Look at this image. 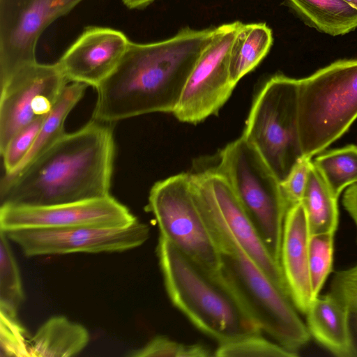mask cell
<instances>
[{"instance_id": "d6a6232c", "label": "cell", "mask_w": 357, "mask_h": 357, "mask_svg": "<svg viewBox=\"0 0 357 357\" xmlns=\"http://www.w3.org/2000/svg\"><path fill=\"white\" fill-rule=\"evenodd\" d=\"M351 324L353 333L357 335V317L351 314Z\"/></svg>"}, {"instance_id": "836d02e7", "label": "cell", "mask_w": 357, "mask_h": 357, "mask_svg": "<svg viewBox=\"0 0 357 357\" xmlns=\"http://www.w3.org/2000/svg\"><path fill=\"white\" fill-rule=\"evenodd\" d=\"M344 1L357 9V0H344Z\"/></svg>"}, {"instance_id": "2e32d148", "label": "cell", "mask_w": 357, "mask_h": 357, "mask_svg": "<svg viewBox=\"0 0 357 357\" xmlns=\"http://www.w3.org/2000/svg\"><path fill=\"white\" fill-rule=\"evenodd\" d=\"M310 237L307 216L301 202L289 207L286 213L280 266L290 298L298 312L303 314L314 298L309 264Z\"/></svg>"}, {"instance_id": "7c38bea8", "label": "cell", "mask_w": 357, "mask_h": 357, "mask_svg": "<svg viewBox=\"0 0 357 357\" xmlns=\"http://www.w3.org/2000/svg\"><path fill=\"white\" fill-rule=\"evenodd\" d=\"M4 233L25 255L33 257L76 252H122L145 243L149 237L150 228L146 224L137 220L123 227L24 228L10 229Z\"/></svg>"}, {"instance_id": "4316f807", "label": "cell", "mask_w": 357, "mask_h": 357, "mask_svg": "<svg viewBox=\"0 0 357 357\" xmlns=\"http://www.w3.org/2000/svg\"><path fill=\"white\" fill-rule=\"evenodd\" d=\"M131 357H207L213 356L204 344H183L164 335H158L144 347L127 354Z\"/></svg>"}, {"instance_id": "ffe728a7", "label": "cell", "mask_w": 357, "mask_h": 357, "mask_svg": "<svg viewBox=\"0 0 357 357\" xmlns=\"http://www.w3.org/2000/svg\"><path fill=\"white\" fill-rule=\"evenodd\" d=\"M272 43V31L265 23L241 24L229 52V77L234 85L261 62Z\"/></svg>"}, {"instance_id": "7a4b0ae2", "label": "cell", "mask_w": 357, "mask_h": 357, "mask_svg": "<svg viewBox=\"0 0 357 357\" xmlns=\"http://www.w3.org/2000/svg\"><path fill=\"white\" fill-rule=\"evenodd\" d=\"M114 140L110 126L93 119L66 133L1 182L2 206H50L110 195Z\"/></svg>"}, {"instance_id": "cb8c5ba5", "label": "cell", "mask_w": 357, "mask_h": 357, "mask_svg": "<svg viewBox=\"0 0 357 357\" xmlns=\"http://www.w3.org/2000/svg\"><path fill=\"white\" fill-rule=\"evenodd\" d=\"M4 231L0 230V308L17 313L24 301L20 274Z\"/></svg>"}, {"instance_id": "484cf974", "label": "cell", "mask_w": 357, "mask_h": 357, "mask_svg": "<svg viewBox=\"0 0 357 357\" xmlns=\"http://www.w3.org/2000/svg\"><path fill=\"white\" fill-rule=\"evenodd\" d=\"M214 356L218 357H295L298 354L289 351L277 342L265 339L259 333L219 344L214 352Z\"/></svg>"}, {"instance_id": "f1b7e54d", "label": "cell", "mask_w": 357, "mask_h": 357, "mask_svg": "<svg viewBox=\"0 0 357 357\" xmlns=\"http://www.w3.org/2000/svg\"><path fill=\"white\" fill-rule=\"evenodd\" d=\"M45 117L36 120L18 131L0 153L3 158L5 175L14 173L29 153L37 138Z\"/></svg>"}, {"instance_id": "4fadbf2b", "label": "cell", "mask_w": 357, "mask_h": 357, "mask_svg": "<svg viewBox=\"0 0 357 357\" xmlns=\"http://www.w3.org/2000/svg\"><path fill=\"white\" fill-rule=\"evenodd\" d=\"M195 190L266 276L290 298L280 265L260 238L226 178L217 170L191 174Z\"/></svg>"}, {"instance_id": "d4e9b609", "label": "cell", "mask_w": 357, "mask_h": 357, "mask_svg": "<svg viewBox=\"0 0 357 357\" xmlns=\"http://www.w3.org/2000/svg\"><path fill=\"white\" fill-rule=\"evenodd\" d=\"M335 232L311 235L309 246V264L314 298L319 295L332 272Z\"/></svg>"}, {"instance_id": "ac0fdd59", "label": "cell", "mask_w": 357, "mask_h": 357, "mask_svg": "<svg viewBox=\"0 0 357 357\" xmlns=\"http://www.w3.org/2000/svg\"><path fill=\"white\" fill-rule=\"evenodd\" d=\"M89 335L80 324L63 316L47 320L30 337V357H68L81 352L88 344Z\"/></svg>"}, {"instance_id": "6da1fadb", "label": "cell", "mask_w": 357, "mask_h": 357, "mask_svg": "<svg viewBox=\"0 0 357 357\" xmlns=\"http://www.w3.org/2000/svg\"><path fill=\"white\" fill-rule=\"evenodd\" d=\"M215 29L185 27L161 41H130L116 68L96 88L92 119L112 123L153 112L173 114Z\"/></svg>"}, {"instance_id": "603a6c76", "label": "cell", "mask_w": 357, "mask_h": 357, "mask_svg": "<svg viewBox=\"0 0 357 357\" xmlns=\"http://www.w3.org/2000/svg\"><path fill=\"white\" fill-rule=\"evenodd\" d=\"M333 195L357 183V146L321 152L312 161Z\"/></svg>"}, {"instance_id": "8992f818", "label": "cell", "mask_w": 357, "mask_h": 357, "mask_svg": "<svg viewBox=\"0 0 357 357\" xmlns=\"http://www.w3.org/2000/svg\"><path fill=\"white\" fill-rule=\"evenodd\" d=\"M219 158L215 169L226 178L260 238L280 265L289 206L280 181L257 150L242 136L227 144Z\"/></svg>"}, {"instance_id": "3957f363", "label": "cell", "mask_w": 357, "mask_h": 357, "mask_svg": "<svg viewBox=\"0 0 357 357\" xmlns=\"http://www.w3.org/2000/svg\"><path fill=\"white\" fill-rule=\"evenodd\" d=\"M204 218L220 251V268L212 275L261 331L298 354L311 336L291 298L266 276L215 214L206 213Z\"/></svg>"}, {"instance_id": "277c9868", "label": "cell", "mask_w": 357, "mask_h": 357, "mask_svg": "<svg viewBox=\"0 0 357 357\" xmlns=\"http://www.w3.org/2000/svg\"><path fill=\"white\" fill-rule=\"evenodd\" d=\"M157 255L171 302L199 331L219 344L261 333L222 284L161 236Z\"/></svg>"}, {"instance_id": "5b68a950", "label": "cell", "mask_w": 357, "mask_h": 357, "mask_svg": "<svg viewBox=\"0 0 357 357\" xmlns=\"http://www.w3.org/2000/svg\"><path fill=\"white\" fill-rule=\"evenodd\" d=\"M298 116L303 156L312 158L341 137L357 119V59L298 79Z\"/></svg>"}, {"instance_id": "5bb4252c", "label": "cell", "mask_w": 357, "mask_h": 357, "mask_svg": "<svg viewBox=\"0 0 357 357\" xmlns=\"http://www.w3.org/2000/svg\"><path fill=\"white\" fill-rule=\"evenodd\" d=\"M137 220L128 208L110 195L50 206H2L0 230L60 228L77 226L123 227Z\"/></svg>"}, {"instance_id": "83f0119b", "label": "cell", "mask_w": 357, "mask_h": 357, "mask_svg": "<svg viewBox=\"0 0 357 357\" xmlns=\"http://www.w3.org/2000/svg\"><path fill=\"white\" fill-rule=\"evenodd\" d=\"M30 337L17 313L0 309L1 356L30 357Z\"/></svg>"}, {"instance_id": "4dcf8cb0", "label": "cell", "mask_w": 357, "mask_h": 357, "mask_svg": "<svg viewBox=\"0 0 357 357\" xmlns=\"http://www.w3.org/2000/svg\"><path fill=\"white\" fill-rule=\"evenodd\" d=\"M330 291L347 305L351 315L357 317V264L335 273Z\"/></svg>"}, {"instance_id": "f546056e", "label": "cell", "mask_w": 357, "mask_h": 357, "mask_svg": "<svg viewBox=\"0 0 357 357\" xmlns=\"http://www.w3.org/2000/svg\"><path fill=\"white\" fill-rule=\"evenodd\" d=\"M311 162L312 158L301 157L287 176L280 183L282 195L289 208L302 202Z\"/></svg>"}, {"instance_id": "30bf717a", "label": "cell", "mask_w": 357, "mask_h": 357, "mask_svg": "<svg viewBox=\"0 0 357 357\" xmlns=\"http://www.w3.org/2000/svg\"><path fill=\"white\" fill-rule=\"evenodd\" d=\"M83 0H0V84L36 62L44 31Z\"/></svg>"}, {"instance_id": "9c48e42d", "label": "cell", "mask_w": 357, "mask_h": 357, "mask_svg": "<svg viewBox=\"0 0 357 357\" xmlns=\"http://www.w3.org/2000/svg\"><path fill=\"white\" fill-rule=\"evenodd\" d=\"M242 22L215 27L211 41L193 68L173 114L182 122L197 123L216 114L231 96L229 52Z\"/></svg>"}, {"instance_id": "ba28073f", "label": "cell", "mask_w": 357, "mask_h": 357, "mask_svg": "<svg viewBox=\"0 0 357 357\" xmlns=\"http://www.w3.org/2000/svg\"><path fill=\"white\" fill-rule=\"evenodd\" d=\"M147 209L154 215L161 236L210 274L218 272L220 251L197 204L190 174L155 183Z\"/></svg>"}, {"instance_id": "e0dca14e", "label": "cell", "mask_w": 357, "mask_h": 357, "mask_svg": "<svg viewBox=\"0 0 357 357\" xmlns=\"http://www.w3.org/2000/svg\"><path fill=\"white\" fill-rule=\"evenodd\" d=\"M306 326L317 342L337 357H356L357 345L347 305L328 292L313 299L306 313Z\"/></svg>"}, {"instance_id": "52a82bcc", "label": "cell", "mask_w": 357, "mask_h": 357, "mask_svg": "<svg viewBox=\"0 0 357 357\" xmlns=\"http://www.w3.org/2000/svg\"><path fill=\"white\" fill-rule=\"evenodd\" d=\"M298 79L271 77L257 96L242 137L259 153L280 182L303 156L298 116Z\"/></svg>"}, {"instance_id": "8fae6325", "label": "cell", "mask_w": 357, "mask_h": 357, "mask_svg": "<svg viewBox=\"0 0 357 357\" xmlns=\"http://www.w3.org/2000/svg\"><path fill=\"white\" fill-rule=\"evenodd\" d=\"M68 82L57 63L36 61L1 85L0 153L18 131L51 112Z\"/></svg>"}, {"instance_id": "44dd1931", "label": "cell", "mask_w": 357, "mask_h": 357, "mask_svg": "<svg viewBox=\"0 0 357 357\" xmlns=\"http://www.w3.org/2000/svg\"><path fill=\"white\" fill-rule=\"evenodd\" d=\"M337 199L312 160L302 199L311 235L336 232L339 224Z\"/></svg>"}, {"instance_id": "d6986e66", "label": "cell", "mask_w": 357, "mask_h": 357, "mask_svg": "<svg viewBox=\"0 0 357 357\" xmlns=\"http://www.w3.org/2000/svg\"><path fill=\"white\" fill-rule=\"evenodd\" d=\"M310 26L326 34L344 35L357 28V9L344 0H287Z\"/></svg>"}, {"instance_id": "1f68e13d", "label": "cell", "mask_w": 357, "mask_h": 357, "mask_svg": "<svg viewBox=\"0 0 357 357\" xmlns=\"http://www.w3.org/2000/svg\"><path fill=\"white\" fill-rule=\"evenodd\" d=\"M155 0H122L123 4L130 9H141L146 7Z\"/></svg>"}, {"instance_id": "7402d4cb", "label": "cell", "mask_w": 357, "mask_h": 357, "mask_svg": "<svg viewBox=\"0 0 357 357\" xmlns=\"http://www.w3.org/2000/svg\"><path fill=\"white\" fill-rule=\"evenodd\" d=\"M86 86L79 82H71L65 86L53 109L45 117L31 149L12 174L29 165L66 133V119L82 98Z\"/></svg>"}, {"instance_id": "9a60e30c", "label": "cell", "mask_w": 357, "mask_h": 357, "mask_svg": "<svg viewBox=\"0 0 357 357\" xmlns=\"http://www.w3.org/2000/svg\"><path fill=\"white\" fill-rule=\"evenodd\" d=\"M130 41L109 27H86L56 62L68 82L96 88L116 68Z\"/></svg>"}]
</instances>
